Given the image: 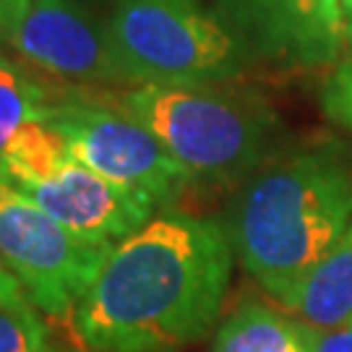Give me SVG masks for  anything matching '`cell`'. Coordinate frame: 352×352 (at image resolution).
<instances>
[{
    "mask_svg": "<svg viewBox=\"0 0 352 352\" xmlns=\"http://www.w3.org/2000/svg\"><path fill=\"white\" fill-rule=\"evenodd\" d=\"M232 243L214 219L160 214L115 243L74 321L78 352H175L225 305Z\"/></svg>",
    "mask_w": 352,
    "mask_h": 352,
    "instance_id": "obj_1",
    "label": "cell"
},
{
    "mask_svg": "<svg viewBox=\"0 0 352 352\" xmlns=\"http://www.w3.org/2000/svg\"><path fill=\"white\" fill-rule=\"evenodd\" d=\"M350 225L352 164L340 144H318L245 177L225 230L245 272L279 300Z\"/></svg>",
    "mask_w": 352,
    "mask_h": 352,
    "instance_id": "obj_2",
    "label": "cell"
},
{
    "mask_svg": "<svg viewBox=\"0 0 352 352\" xmlns=\"http://www.w3.org/2000/svg\"><path fill=\"white\" fill-rule=\"evenodd\" d=\"M120 104L164 144L190 183H243L266 162L272 113L232 91L209 87H133Z\"/></svg>",
    "mask_w": 352,
    "mask_h": 352,
    "instance_id": "obj_3",
    "label": "cell"
},
{
    "mask_svg": "<svg viewBox=\"0 0 352 352\" xmlns=\"http://www.w3.org/2000/svg\"><path fill=\"white\" fill-rule=\"evenodd\" d=\"M118 81L209 87L243 74L248 50L199 0H115L104 24Z\"/></svg>",
    "mask_w": 352,
    "mask_h": 352,
    "instance_id": "obj_4",
    "label": "cell"
},
{
    "mask_svg": "<svg viewBox=\"0 0 352 352\" xmlns=\"http://www.w3.org/2000/svg\"><path fill=\"white\" fill-rule=\"evenodd\" d=\"M0 180L78 238L97 243H120L146 225L154 212L139 196L78 162L45 118L21 128L3 151Z\"/></svg>",
    "mask_w": 352,
    "mask_h": 352,
    "instance_id": "obj_5",
    "label": "cell"
},
{
    "mask_svg": "<svg viewBox=\"0 0 352 352\" xmlns=\"http://www.w3.org/2000/svg\"><path fill=\"white\" fill-rule=\"evenodd\" d=\"M113 245L78 238L0 180V258L47 327H68L74 334L76 311Z\"/></svg>",
    "mask_w": 352,
    "mask_h": 352,
    "instance_id": "obj_6",
    "label": "cell"
},
{
    "mask_svg": "<svg viewBox=\"0 0 352 352\" xmlns=\"http://www.w3.org/2000/svg\"><path fill=\"white\" fill-rule=\"evenodd\" d=\"M78 162L149 206H170L193 186L164 144L120 102L65 97L45 115Z\"/></svg>",
    "mask_w": 352,
    "mask_h": 352,
    "instance_id": "obj_7",
    "label": "cell"
},
{
    "mask_svg": "<svg viewBox=\"0 0 352 352\" xmlns=\"http://www.w3.org/2000/svg\"><path fill=\"white\" fill-rule=\"evenodd\" d=\"M219 19L248 55L287 68L331 65L347 52L337 0H219Z\"/></svg>",
    "mask_w": 352,
    "mask_h": 352,
    "instance_id": "obj_8",
    "label": "cell"
},
{
    "mask_svg": "<svg viewBox=\"0 0 352 352\" xmlns=\"http://www.w3.org/2000/svg\"><path fill=\"white\" fill-rule=\"evenodd\" d=\"M8 47L24 65L63 84L118 81L107 32L81 0H29Z\"/></svg>",
    "mask_w": 352,
    "mask_h": 352,
    "instance_id": "obj_9",
    "label": "cell"
},
{
    "mask_svg": "<svg viewBox=\"0 0 352 352\" xmlns=\"http://www.w3.org/2000/svg\"><path fill=\"white\" fill-rule=\"evenodd\" d=\"M279 305L311 329L352 321V225L308 274L279 298Z\"/></svg>",
    "mask_w": 352,
    "mask_h": 352,
    "instance_id": "obj_10",
    "label": "cell"
},
{
    "mask_svg": "<svg viewBox=\"0 0 352 352\" xmlns=\"http://www.w3.org/2000/svg\"><path fill=\"white\" fill-rule=\"evenodd\" d=\"M314 329L258 300H243L222 318L212 352H311Z\"/></svg>",
    "mask_w": 352,
    "mask_h": 352,
    "instance_id": "obj_11",
    "label": "cell"
},
{
    "mask_svg": "<svg viewBox=\"0 0 352 352\" xmlns=\"http://www.w3.org/2000/svg\"><path fill=\"white\" fill-rule=\"evenodd\" d=\"M50 94L34 76L0 55V157L21 133L50 110Z\"/></svg>",
    "mask_w": 352,
    "mask_h": 352,
    "instance_id": "obj_12",
    "label": "cell"
},
{
    "mask_svg": "<svg viewBox=\"0 0 352 352\" xmlns=\"http://www.w3.org/2000/svg\"><path fill=\"white\" fill-rule=\"evenodd\" d=\"M50 327L29 300L0 298V352H52Z\"/></svg>",
    "mask_w": 352,
    "mask_h": 352,
    "instance_id": "obj_13",
    "label": "cell"
},
{
    "mask_svg": "<svg viewBox=\"0 0 352 352\" xmlns=\"http://www.w3.org/2000/svg\"><path fill=\"white\" fill-rule=\"evenodd\" d=\"M321 107L334 123L352 131V52L334 65V71L324 81Z\"/></svg>",
    "mask_w": 352,
    "mask_h": 352,
    "instance_id": "obj_14",
    "label": "cell"
},
{
    "mask_svg": "<svg viewBox=\"0 0 352 352\" xmlns=\"http://www.w3.org/2000/svg\"><path fill=\"white\" fill-rule=\"evenodd\" d=\"M311 352H352V324L337 329H314Z\"/></svg>",
    "mask_w": 352,
    "mask_h": 352,
    "instance_id": "obj_15",
    "label": "cell"
},
{
    "mask_svg": "<svg viewBox=\"0 0 352 352\" xmlns=\"http://www.w3.org/2000/svg\"><path fill=\"white\" fill-rule=\"evenodd\" d=\"M29 0H0V45H8Z\"/></svg>",
    "mask_w": 352,
    "mask_h": 352,
    "instance_id": "obj_16",
    "label": "cell"
},
{
    "mask_svg": "<svg viewBox=\"0 0 352 352\" xmlns=\"http://www.w3.org/2000/svg\"><path fill=\"white\" fill-rule=\"evenodd\" d=\"M0 298H3V300H26V295L21 292L16 277L6 269L3 258H0Z\"/></svg>",
    "mask_w": 352,
    "mask_h": 352,
    "instance_id": "obj_17",
    "label": "cell"
},
{
    "mask_svg": "<svg viewBox=\"0 0 352 352\" xmlns=\"http://www.w3.org/2000/svg\"><path fill=\"white\" fill-rule=\"evenodd\" d=\"M337 6L344 24V45H347V52H352V0H337Z\"/></svg>",
    "mask_w": 352,
    "mask_h": 352,
    "instance_id": "obj_18",
    "label": "cell"
},
{
    "mask_svg": "<svg viewBox=\"0 0 352 352\" xmlns=\"http://www.w3.org/2000/svg\"><path fill=\"white\" fill-rule=\"evenodd\" d=\"M350 324H352V321H350Z\"/></svg>",
    "mask_w": 352,
    "mask_h": 352,
    "instance_id": "obj_19",
    "label": "cell"
}]
</instances>
